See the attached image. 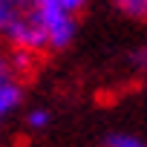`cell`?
Instances as JSON below:
<instances>
[{
  "instance_id": "obj_1",
  "label": "cell",
  "mask_w": 147,
  "mask_h": 147,
  "mask_svg": "<svg viewBox=\"0 0 147 147\" xmlns=\"http://www.w3.org/2000/svg\"><path fill=\"white\" fill-rule=\"evenodd\" d=\"M43 9L46 0H0V38L9 49H26L35 55L49 49Z\"/></svg>"
},
{
  "instance_id": "obj_2",
  "label": "cell",
  "mask_w": 147,
  "mask_h": 147,
  "mask_svg": "<svg viewBox=\"0 0 147 147\" xmlns=\"http://www.w3.org/2000/svg\"><path fill=\"white\" fill-rule=\"evenodd\" d=\"M43 20H46V35H49V49H66L75 38V15L66 12L58 0H46Z\"/></svg>"
},
{
  "instance_id": "obj_3",
  "label": "cell",
  "mask_w": 147,
  "mask_h": 147,
  "mask_svg": "<svg viewBox=\"0 0 147 147\" xmlns=\"http://www.w3.org/2000/svg\"><path fill=\"white\" fill-rule=\"evenodd\" d=\"M23 101V87L18 81L6 84V87H0V121H6Z\"/></svg>"
},
{
  "instance_id": "obj_4",
  "label": "cell",
  "mask_w": 147,
  "mask_h": 147,
  "mask_svg": "<svg viewBox=\"0 0 147 147\" xmlns=\"http://www.w3.org/2000/svg\"><path fill=\"white\" fill-rule=\"evenodd\" d=\"M6 58H9V63H12V69H15L18 78L20 75H29V72L35 69V61H38V55L35 52H26V49H9Z\"/></svg>"
},
{
  "instance_id": "obj_5",
  "label": "cell",
  "mask_w": 147,
  "mask_h": 147,
  "mask_svg": "<svg viewBox=\"0 0 147 147\" xmlns=\"http://www.w3.org/2000/svg\"><path fill=\"white\" fill-rule=\"evenodd\" d=\"M118 6V12H124L127 18H147V0H113Z\"/></svg>"
},
{
  "instance_id": "obj_6",
  "label": "cell",
  "mask_w": 147,
  "mask_h": 147,
  "mask_svg": "<svg viewBox=\"0 0 147 147\" xmlns=\"http://www.w3.org/2000/svg\"><path fill=\"white\" fill-rule=\"evenodd\" d=\"M107 147H147L138 136H130V133H113L107 138Z\"/></svg>"
},
{
  "instance_id": "obj_7",
  "label": "cell",
  "mask_w": 147,
  "mask_h": 147,
  "mask_svg": "<svg viewBox=\"0 0 147 147\" xmlns=\"http://www.w3.org/2000/svg\"><path fill=\"white\" fill-rule=\"evenodd\" d=\"M26 124H29V130H43L49 124V113L46 110H32L26 115Z\"/></svg>"
},
{
  "instance_id": "obj_8",
  "label": "cell",
  "mask_w": 147,
  "mask_h": 147,
  "mask_svg": "<svg viewBox=\"0 0 147 147\" xmlns=\"http://www.w3.org/2000/svg\"><path fill=\"white\" fill-rule=\"evenodd\" d=\"M12 81H18V75H15V69H12L9 58L0 55V87H6V84H12Z\"/></svg>"
},
{
  "instance_id": "obj_9",
  "label": "cell",
  "mask_w": 147,
  "mask_h": 147,
  "mask_svg": "<svg viewBox=\"0 0 147 147\" xmlns=\"http://www.w3.org/2000/svg\"><path fill=\"white\" fill-rule=\"evenodd\" d=\"M58 3H61L66 12H72V15H75V12H81V9L87 6V0H58Z\"/></svg>"
},
{
  "instance_id": "obj_10",
  "label": "cell",
  "mask_w": 147,
  "mask_h": 147,
  "mask_svg": "<svg viewBox=\"0 0 147 147\" xmlns=\"http://www.w3.org/2000/svg\"><path fill=\"white\" fill-rule=\"evenodd\" d=\"M133 63H136L138 69H147V46H141V49L136 52V58H133Z\"/></svg>"
},
{
  "instance_id": "obj_11",
  "label": "cell",
  "mask_w": 147,
  "mask_h": 147,
  "mask_svg": "<svg viewBox=\"0 0 147 147\" xmlns=\"http://www.w3.org/2000/svg\"><path fill=\"white\" fill-rule=\"evenodd\" d=\"M0 40H3V38H0Z\"/></svg>"
}]
</instances>
